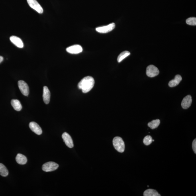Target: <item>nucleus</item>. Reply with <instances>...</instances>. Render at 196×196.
<instances>
[{
    "label": "nucleus",
    "mask_w": 196,
    "mask_h": 196,
    "mask_svg": "<svg viewBox=\"0 0 196 196\" xmlns=\"http://www.w3.org/2000/svg\"><path fill=\"white\" fill-rule=\"evenodd\" d=\"M59 166L58 164L55 162H49L43 165L42 170L45 172H51L56 170Z\"/></svg>",
    "instance_id": "nucleus-3"
},
{
    "label": "nucleus",
    "mask_w": 196,
    "mask_h": 196,
    "mask_svg": "<svg viewBox=\"0 0 196 196\" xmlns=\"http://www.w3.org/2000/svg\"><path fill=\"white\" fill-rule=\"evenodd\" d=\"M3 60V58L2 56H0V63H1Z\"/></svg>",
    "instance_id": "nucleus-24"
},
{
    "label": "nucleus",
    "mask_w": 196,
    "mask_h": 196,
    "mask_svg": "<svg viewBox=\"0 0 196 196\" xmlns=\"http://www.w3.org/2000/svg\"><path fill=\"white\" fill-rule=\"evenodd\" d=\"M67 51L71 54H76L83 51V48L79 45H74L66 49Z\"/></svg>",
    "instance_id": "nucleus-8"
},
{
    "label": "nucleus",
    "mask_w": 196,
    "mask_h": 196,
    "mask_svg": "<svg viewBox=\"0 0 196 196\" xmlns=\"http://www.w3.org/2000/svg\"><path fill=\"white\" fill-rule=\"evenodd\" d=\"M11 104L16 111H19L22 109L21 104L18 100H12L11 101Z\"/></svg>",
    "instance_id": "nucleus-16"
},
{
    "label": "nucleus",
    "mask_w": 196,
    "mask_h": 196,
    "mask_svg": "<svg viewBox=\"0 0 196 196\" xmlns=\"http://www.w3.org/2000/svg\"><path fill=\"white\" fill-rule=\"evenodd\" d=\"M62 137L65 145L70 148H72L74 146L73 141L71 136L66 132H65L62 134Z\"/></svg>",
    "instance_id": "nucleus-9"
},
{
    "label": "nucleus",
    "mask_w": 196,
    "mask_h": 196,
    "mask_svg": "<svg viewBox=\"0 0 196 196\" xmlns=\"http://www.w3.org/2000/svg\"><path fill=\"white\" fill-rule=\"evenodd\" d=\"M113 143L114 148L120 153H123L125 150V145L122 138L119 137H114L113 141Z\"/></svg>",
    "instance_id": "nucleus-2"
},
{
    "label": "nucleus",
    "mask_w": 196,
    "mask_h": 196,
    "mask_svg": "<svg viewBox=\"0 0 196 196\" xmlns=\"http://www.w3.org/2000/svg\"><path fill=\"white\" fill-rule=\"evenodd\" d=\"M182 80V77L181 76L179 75H176L174 79L169 82V86L170 87H176L179 84Z\"/></svg>",
    "instance_id": "nucleus-14"
},
{
    "label": "nucleus",
    "mask_w": 196,
    "mask_h": 196,
    "mask_svg": "<svg viewBox=\"0 0 196 196\" xmlns=\"http://www.w3.org/2000/svg\"><path fill=\"white\" fill-rule=\"evenodd\" d=\"M27 3L30 6L35 10L38 13L42 14L43 10L36 0H27Z\"/></svg>",
    "instance_id": "nucleus-5"
},
{
    "label": "nucleus",
    "mask_w": 196,
    "mask_h": 196,
    "mask_svg": "<svg viewBox=\"0 0 196 196\" xmlns=\"http://www.w3.org/2000/svg\"><path fill=\"white\" fill-rule=\"evenodd\" d=\"M193 149L195 153H196V139L193 141L192 144Z\"/></svg>",
    "instance_id": "nucleus-23"
},
{
    "label": "nucleus",
    "mask_w": 196,
    "mask_h": 196,
    "mask_svg": "<svg viewBox=\"0 0 196 196\" xmlns=\"http://www.w3.org/2000/svg\"><path fill=\"white\" fill-rule=\"evenodd\" d=\"M153 142V139L150 136H147L145 137L144 139L143 142L145 145L148 146L150 145Z\"/></svg>",
    "instance_id": "nucleus-21"
},
{
    "label": "nucleus",
    "mask_w": 196,
    "mask_h": 196,
    "mask_svg": "<svg viewBox=\"0 0 196 196\" xmlns=\"http://www.w3.org/2000/svg\"><path fill=\"white\" fill-rule=\"evenodd\" d=\"M95 80L93 77L88 76L83 78L78 84L79 88L84 93L88 92L93 88L95 84Z\"/></svg>",
    "instance_id": "nucleus-1"
},
{
    "label": "nucleus",
    "mask_w": 196,
    "mask_h": 196,
    "mask_svg": "<svg viewBox=\"0 0 196 196\" xmlns=\"http://www.w3.org/2000/svg\"><path fill=\"white\" fill-rule=\"evenodd\" d=\"M51 97V93L48 88L46 86H44L43 89V100L44 103L48 104L50 103Z\"/></svg>",
    "instance_id": "nucleus-13"
},
{
    "label": "nucleus",
    "mask_w": 196,
    "mask_h": 196,
    "mask_svg": "<svg viewBox=\"0 0 196 196\" xmlns=\"http://www.w3.org/2000/svg\"><path fill=\"white\" fill-rule=\"evenodd\" d=\"M186 23L189 25H196V18L195 17H191L189 18L186 20Z\"/></svg>",
    "instance_id": "nucleus-22"
},
{
    "label": "nucleus",
    "mask_w": 196,
    "mask_h": 196,
    "mask_svg": "<svg viewBox=\"0 0 196 196\" xmlns=\"http://www.w3.org/2000/svg\"><path fill=\"white\" fill-rule=\"evenodd\" d=\"M160 124V120L157 119L153 120L152 121L149 122L148 124V126L152 129H154L158 127Z\"/></svg>",
    "instance_id": "nucleus-18"
},
{
    "label": "nucleus",
    "mask_w": 196,
    "mask_h": 196,
    "mask_svg": "<svg viewBox=\"0 0 196 196\" xmlns=\"http://www.w3.org/2000/svg\"><path fill=\"white\" fill-rule=\"evenodd\" d=\"M10 40L15 45L18 47L23 48L24 44L23 41L19 38L15 36H12L10 37Z\"/></svg>",
    "instance_id": "nucleus-12"
},
{
    "label": "nucleus",
    "mask_w": 196,
    "mask_h": 196,
    "mask_svg": "<svg viewBox=\"0 0 196 196\" xmlns=\"http://www.w3.org/2000/svg\"><path fill=\"white\" fill-rule=\"evenodd\" d=\"M130 53L128 51H124L122 52L118 56L117 58V61L118 63H120L128 56L130 55Z\"/></svg>",
    "instance_id": "nucleus-20"
},
{
    "label": "nucleus",
    "mask_w": 196,
    "mask_h": 196,
    "mask_svg": "<svg viewBox=\"0 0 196 196\" xmlns=\"http://www.w3.org/2000/svg\"><path fill=\"white\" fill-rule=\"evenodd\" d=\"M160 71L157 67L154 65H149L146 68V75L149 77H153L157 76L159 74Z\"/></svg>",
    "instance_id": "nucleus-4"
},
{
    "label": "nucleus",
    "mask_w": 196,
    "mask_h": 196,
    "mask_svg": "<svg viewBox=\"0 0 196 196\" xmlns=\"http://www.w3.org/2000/svg\"><path fill=\"white\" fill-rule=\"evenodd\" d=\"M116 26L115 24L112 23L109 24V25L100 27H97L96 30V31L100 33L105 34L113 30Z\"/></svg>",
    "instance_id": "nucleus-6"
},
{
    "label": "nucleus",
    "mask_w": 196,
    "mask_h": 196,
    "mask_svg": "<svg viewBox=\"0 0 196 196\" xmlns=\"http://www.w3.org/2000/svg\"><path fill=\"white\" fill-rule=\"evenodd\" d=\"M16 161L18 164L25 165L27 162V158L24 155L21 154H18L16 157Z\"/></svg>",
    "instance_id": "nucleus-15"
},
{
    "label": "nucleus",
    "mask_w": 196,
    "mask_h": 196,
    "mask_svg": "<svg viewBox=\"0 0 196 196\" xmlns=\"http://www.w3.org/2000/svg\"><path fill=\"white\" fill-rule=\"evenodd\" d=\"M9 174V171L6 167L2 163H0V175L3 177H7Z\"/></svg>",
    "instance_id": "nucleus-19"
},
{
    "label": "nucleus",
    "mask_w": 196,
    "mask_h": 196,
    "mask_svg": "<svg viewBox=\"0 0 196 196\" xmlns=\"http://www.w3.org/2000/svg\"><path fill=\"white\" fill-rule=\"evenodd\" d=\"M192 102V99L190 95H188L186 96L181 103V106L184 109H187L191 105Z\"/></svg>",
    "instance_id": "nucleus-11"
},
{
    "label": "nucleus",
    "mask_w": 196,
    "mask_h": 196,
    "mask_svg": "<svg viewBox=\"0 0 196 196\" xmlns=\"http://www.w3.org/2000/svg\"><path fill=\"white\" fill-rule=\"evenodd\" d=\"M29 127L32 132L37 134L40 135L42 133V130L39 125L35 122H31L29 124Z\"/></svg>",
    "instance_id": "nucleus-10"
},
{
    "label": "nucleus",
    "mask_w": 196,
    "mask_h": 196,
    "mask_svg": "<svg viewBox=\"0 0 196 196\" xmlns=\"http://www.w3.org/2000/svg\"><path fill=\"white\" fill-rule=\"evenodd\" d=\"M144 196H161V195L156 190L152 189H149L144 191Z\"/></svg>",
    "instance_id": "nucleus-17"
},
{
    "label": "nucleus",
    "mask_w": 196,
    "mask_h": 196,
    "mask_svg": "<svg viewBox=\"0 0 196 196\" xmlns=\"http://www.w3.org/2000/svg\"><path fill=\"white\" fill-rule=\"evenodd\" d=\"M18 87L22 94L28 96L29 93V88L27 84L23 80L18 82Z\"/></svg>",
    "instance_id": "nucleus-7"
}]
</instances>
